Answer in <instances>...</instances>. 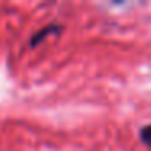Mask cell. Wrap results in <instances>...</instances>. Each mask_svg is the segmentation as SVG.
Listing matches in <instances>:
<instances>
[{"mask_svg":"<svg viewBox=\"0 0 151 151\" xmlns=\"http://www.w3.org/2000/svg\"><path fill=\"white\" fill-rule=\"evenodd\" d=\"M62 31V26L60 24H49V26L42 28V29H39L37 33H34L33 36H31V41H29V46L34 47L37 46L39 42H42L44 39H46V36H49V34H57Z\"/></svg>","mask_w":151,"mask_h":151,"instance_id":"obj_1","label":"cell"},{"mask_svg":"<svg viewBox=\"0 0 151 151\" xmlns=\"http://www.w3.org/2000/svg\"><path fill=\"white\" fill-rule=\"evenodd\" d=\"M140 140L143 141L146 146H151V124L145 125L140 130Z\"/></svg>","mask_w":151,"mask_h":151,"instance_id":"obj_2","label":"cell"}]
</instances>
